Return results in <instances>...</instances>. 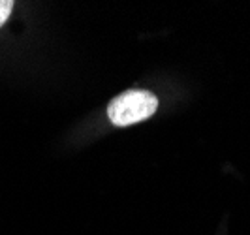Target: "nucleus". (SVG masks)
Instances as JSON below:
<instances>
[{
	"label": "nucleus",
	"mask_w": 250,
	"mask_h": 235,
	"mask_svg": "<svg viewBox=\"0 0 250 235\" xmlns=\"http://www.w3.org/2000/svg\"><path fill=\"white\" fill-rule=\"evenodd\" d=\"M12 10H13L12 0H0V26L8 21V17H10Z\"/></svg>",
	"instance_id": "2"
},
{
	"label": "nucleus",
	"mask_w": 250,
	"mask_h": 235,
	"mask_svg": "<svg viewBox=\"0 0 250 235\" xmlns=\"http://www.w3.org/2000/svg\"><path fill=\"white\" fill-rule=\"evenodd\" d=\"M158 107V100L147 90H128L111 100L107 115L115 126H130L149 119Z\"/></svg>",
	"instance_id": "1"
}]
</instances>
